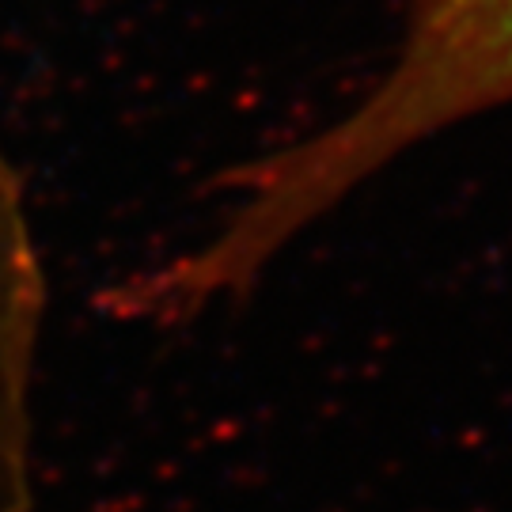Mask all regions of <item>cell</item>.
<instances>
[{
	"instance_id": "cell-2",
	"label": "cell",
	"mask_w": 512,
	"mask_h": 512,
	"mask_svg": "<svg viewBox=\"0 0 512 512\" xmlns=\"http://www.w3.org/2000/svg\"><path fill=\"white\" fill-rule=\"evenodd\" d=\"M46 308V262L27 194L0 148V512L35 505V372Z\"/></svg>"
},
{
	"instance_id": "cell-1",
	"label": "cell",
	"mask_w": 512,
	"mask_h": 512,
	"mask_svg": "<svg viewBox=\"0 0 512 512\" xmlns=\"http://www.w3.org/2000/svg\"><path fill=\"white\" fill-rule=\"evenodd\" d=\"M512 103V0H406L387 73L346 114L232 171L209 232L99 296L110 319L186 327L243 300L311 224L410 148Z\"/></svg>"
}]
</instances>
